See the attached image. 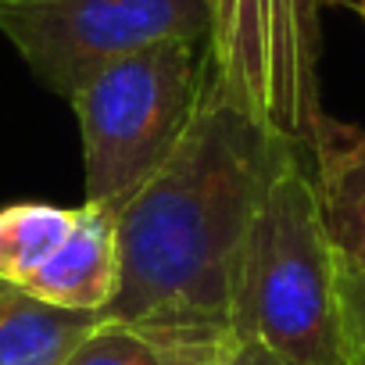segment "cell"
<instances>
[{"mask_svg":"<svg viewBox=\"0 0 365 365\" xmlns=\"http://www.w3.org/2000/svg\"><path fill=\"white\" fill-rule=\"evenodd\" d=\"M326 0H212L194 118L118 212L122 279L104 315L165 365H212L233 336V269L279 168L315 150Z\"/></svg>","mask_w":365,"mask_h":365,"instance_id":"1","label":"cell"},{"mask_svg":"<svg viewBox=\"0 0 365 365\" xmlns=\"http://www.w3.org/2000/svg\"><path fill=\"white\" fill-rule=\"evenodd\" d=\"M344 258L326 222L315 150L294 154L258 208L233 269V333L290 365H351L340 301Z\"/></svg>","mask_w":365,"mask_h":365,"instance_id":"2","label":"cell"},{"mask_svg":"<svg viewBox=\"0 0 365 365\" xmlns=\"http://www.w3.org/2000/svg\"><path fill=\"white\" fill-rule=\"evenodd\" d=\"M205 40H168L125 54L68 97L90 205L118 215L165 168L201 97Z\"/></svg>","mask_w":365,"mask_h":365,"instance_id":"3","label":"cell"},{"mask_svg":"<svg viewBox=\"0 0 365 365\" xmlns=\"http://www.w3.org/2000/svg\"><path fill=\"white\" fill-rule=\"evenodd\" d=\"M208 29L212 0H0V33L58 97L125 54L168 40L201 43Z\"/></svg>","mask_w":365,"mask_h":365,"instance_id":"4","label":"cell"},{"mask_svg":"<svg viewBox=\"0 0 365 365\" xmlns=\"http://www.w3.org/2000/svg\"><path fill=\"white\" fill-rule=\"evenodd\" d=\"M0 276L68 312H108L118 279V215L83 201L0 208Z\"/></svg>","mask_w":365,"mask_h":365,"instance_id":"5","label":"cell"},{"mask_svg":"<svg viewBox=\"0 0 365 365\" xmlns=\"http://www.w3.org/2000/svg\"><path fill=\"white\" fill-rule=\"evenodd\" d=\"M315 179L344 265L365 269V125L322 118L315 140Z\"/></svg>","mask_w":365,"mask_h":365,"instance_id":"6","label":"cell"},{"mask_svg":"<svg viewBox=\"0 0 365 365\" xmlns=\"http://www.w3.org/2000/svg\"><path fill=\"white\" fill-rule=\"evenodd\" d=\"M101 312H68L0 276V365H65Z\"/></svg>","mask_w":365,"mask_h":365,"instance_id":"7","label":"cell"},{"mask_svg":"<svg viewBox=\"0 0 365 365\" xmlns=\"http://www.w3.org/2000/svg\"><path fill=\"white\" fill-rule=\"evenodd\" d=\"M65 365H165V358L136 326L104 315Z\"/></svg>","mask_w":365,"mask_h":365,"instance_id":"8","label":"cell"},{"mask_svg":"<svg viewBox=\"0 0 365 365\" xmlns=\"http://www.w3.org/2000/svg\"><path fill=\"white\" fill-rule=\"evenodd\" d=\"M340 301H344V333L351 365H365V269H340Z\"/></svg>","mask_w":365,"mask_h":365,"instance_id":"9","label":"cell"},{"mask_svg":"<svg viewBox=\"0 0 365 365\" xmlns=\"http://www.w3.org/2000/svg\"><path fill=\"white\" fill-rule=\"evenodd\" d=\"M212 365H290V361H283V358H279L269 344H262L258 336L233 333V336L222 344V351L215 354Z\"/></svg>","mask_w":365,"mask_h":365,"instance_id":"10","label":"cell"},{"mask_svg":"<svg viewBox=\"0 0 365 365\" xmlns=\"http://www.w3.org/2000/svg\"><path fill=\"white\" fill-rule=\"evenodd\" d=\"M354 8H358V15L365 19V0H358V4H354Z\"/></svg>","mask_w":365,"mask_h":365,"instance_id":"11","label":"cell"}]
</instances>
